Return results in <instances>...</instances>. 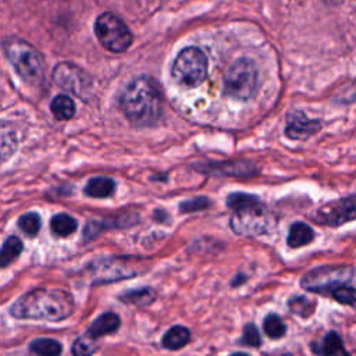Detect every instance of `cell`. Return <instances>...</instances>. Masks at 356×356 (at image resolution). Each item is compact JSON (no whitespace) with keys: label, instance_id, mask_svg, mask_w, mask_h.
I'll use <instances>...</instances> for the list:
<instances>
[{"label":"cell","instance_id":"44dd1931","mask_svg":"<svg viewBox=\"0 0 356 356\" xmlns=\"http://www.w3.org/2000/svg\"><path fill=\"white\" fill-rule=\"evenodd\" d=\"M22 252V242L17 236H10L4 241L0 249V267H7L11 264Z\"/></svg>","mask_w":356,"mask_h":356},{"label":"cell","instance_id":"603a6c76","mask_svg":"<svg viewBox=\"0 0 356 356\" xmlns=\"http://www.w3.org/2000/svg\"><path fill=\"white\" fill-rule=\"evenodd\" d=\"M156 293L152 288H142V289H134L122 293L120 299L125 303L136 305V306H145L153 302Z\"/></svg>","mask_w":356,"mask_h":356},{"label":"cell","instance_id":"30bf717a","mask_svg":"<svg viewBox=\"0 0 356 356\" xmlns=\"http://www.w3.org/2000/svg\"><path fill=\"white\" fill-rule=\"evenodd\" d=\"M54 82L64 90L86 99V93L89 92L90 82L86 74L74 64L61 63L56 67L53 72Z\"/></svg>","mask_w":356,"mask_h":356},{"label":"cell","instance_id":"cb8c5ba5","mask_svg":"<svg viewBox=\"0 0 356 356\" xmlns=\"http://www.w3.org/2000/svg\"><path fill=\"white\" fill-rule=\"evenodd\" d=\"M29 350L36 355H46V356H56L61 353V345L56 339L51 338H38L31 342Z\"/></svg>","mask_w":356,"mask_h":356},{"label":"cell","instance_id":"1f68e13d","mask_svg":"<svg viewBox=\"0 0 356 356\" xmlns=\"http://www.w3.org/2000/svg\"><path fill=\"white\" fill-rule=\"evenodd\" d=\"M209 206H210V202H209L207 197H195V199H191V200H186V202L181 203L179 209L184 213H191V211L203 210Z\"/></svg>","mask_w":356,"mask_h":356},{"label":"cell","instance_id":"5bb4252c","mask_svg":"<svg viewBox=\"0 0 356 356\" xmlns=\"http://www.w3.org/2000/svg\"><path fill=\"white\" fill-rule=\"evenodd\" d=\"M18 147V135L13 124L0 120V164L11 159Z\"/></svg>","mask_w":356,"mask_h":356},{"label":"cell","instance_id":"83f0119b","mask_svg":"<svg viewBox=\"0 0 356 356\" xmlns=\"http://www.w3.org/2000/svg\"><path fill=\"white\" fill-rule=\"evenodd\" d=\"M40 216L35 211H31V213H26L24 216L19 217L18 220V225L19 228L29 236L32 235H36L38 231L40 229Z\"/></svg>","mask_w":356,"mask_h":356},{"label":"cell","instance_id":"f546056e","mask_svg":"<svg viewBox=\"0 0 356 356\" xmlns=\"http://www.w3.org/2000/svg\"><path fill=\"white\" fill-rule=\"evenodd\" d=\"M97 345H96V339L85 335V337H81L78 338L74 345H72V349L71 352L74 355H90L96 350Z\"/></svg>","mask_w":356,"mask_h":356},{"label":"cell","instance_id":"ffe728a7","mask_svg":"<svg viewBox=\"0 0 356 356\" xmlns=\"http://www.w3.org/2000/svg\"><path fill=\"white\" fill-rule=\"evenodd\" d=\"M50 110L53 113V115L60 120V121H65L74 117L75 114V104L71 100V97L65 96V95H58L56 96L51 103H50Z\"/></svg>","mask_w":356,"mask_h":356},{"label":"cell","instance_id":"7a4b0ae2","mask_svg":"<svg viewBox=\"0 0 356 356\" xmlns=\"http://www.w3.org/2000/svg\"><path fill=\"white\" fill-rule=\"evenodd\" d=\"M120 107L135 125L154 124L161 115V93L157 82L147 75L134 78L121 92Z\"/></svg>","mask_w":356,"mask_h":356},{"label":"cell","instance_id":"ac0fdd59","mask_svg":"<svg viewBox=\"0 0 356 356\" xmlns=\"http://www.w3.org/2000/svg\"><path fill=\"white\" fill-rule=\"evenodd\" d=\"M115 184L108 177H95L85 185V193L90 197H107L114 192Z\"/></svg>","mask_w":356,"mask_h":356},{"label":"cell","instance_id":"4dcf8cb0","mask_svg":"<svg viewBox=\"0 0 356 356\" xmlns=\"http://www.w3.org/2000/svg\"><path fill=\"white\" fill-rule=\"evenodd\" d=\"M241 343L245 346H253L257 348L261 345V338L257 331V328L253 324H246L243 328V334L241 338Z\"/></svg>","mask_w":356,"mask_h":356},{"label":"cell","instance_id":"7402d4cb","mask_svg":"<svg viewBox=\"0 0 356 356\" xmlns=\"http://www.w3.org/2000/svg\"><path fill=\"white\" fill-rule=\"evenodd\" d=\"M76 227H78L76 220L65 213L56 214L50 221V228H51L53 234H56L58 236L71 235L72 232H75Z\"/></svg>","mask_w":356,"mask_h":356},{"label":"cell","instance_id":"2e32d148","mask_svg":"<svg viewBox=\"0 0 356 356\" xmlns=\"http://www.w3.org/2000/svg\"><path fill=\"white\" fill-rule=\"evenodd\" d=\"M189 339H191V331L186 327L174 325L164 334L161 343L165 349L177 350L184 348L189 342Z\"/></svg>","mask_w":356,"mask_h":356},{"label":"cell","instance_id":"d6a6232c","mask_svg":"<svg viewBox=\"0 0 356 356\" xmlns=\"http://www.w3.org/2000/svg\"><path fill=\"white\" fill-rule=\"evenodd\" d=\"M352 99H353V100H356V93L352 96Z\"/></svg>","mask_w":356,"mask_h":356},{"label":"cell","instance_id":"5b68a950","mask_svg":"<svg viewBox=\"0 0 356 356\" xmlns=\"http://www.w3.org/2000/svg\"><path fill=\"white\" fill-rule=\"evenodd\" d=\"M171 75L179 85L189 88L200 85L207 75V58L199 47H185L172 63Z\"/></svg>","mask_w":356,"mask_h":356},{"label":"cell","instance_id":"7c38bea8","mask_svg":"<svg viewBox=\"0 0 356 356\" xmlns=\"http://www.w3.org/2000/svg\"><path fill=\"white\" fill-rule=\"evenodd\" d=\"M97 281H115V280H124L128 277H132L138 274V270L135 266L129 264L124 259H107V260H99L97 266L95 267Z\"/></svg>","mask_w":356,"mask_h":356},{"label":"cell","instance_id":"484cf974","mask_svg":"<svg viewBox=\"0 0 356 356\" xmlns=\"http://www.w3.org/2000/svg\"><path fill=\"white\" fill-rule=\"evenodd\" d=\"M260 203V199L254 195H249V193H242V192H235L228 195L227 197V206L231 210H239L248 206H253Z\"/></svg>","mask_w":356,"mask_h":356},{"label":"cell","instance_id":"e0dca14e","mask_svg":"<svg viewBox=\"0 0 356 356\" xmlns=\"http://www.w3.org/2000/svg\"><path fill=\"white\" fill-rule=\"evenodd\" d=\"M314 239V231L305 222H295L291 225L286 242L291 248H300Z\"/></svg>","mask_w":356,"mask_h":356},{"label":"cell","instance_id":"9a60e30c","mask_svg":"<svg viewBox=\"0 0 356 356\" xmlns=\"http://www.w3.org/2000/svg\"><path fill=\"white\" fill-rule=\"evenodd\" d=\"M118 327H120V317L113 312H107V313H103L102 316H99L92 323V325L86 331V335L93 339H97L100 337L115 332L118 330Z\"/></svg>","mask_w":356,"mask_h":356},{"label":"cell","instance_id":"d4e9b609","mask_svg":"<svg viewBox=\"0 0 356 356\" xmlns=\"http://www.w3.org/2000/svg\"><path fill=\"white\" fill-rule=\"evenodd\" d=\"M263 330L264 332L267 334V337L273 338V339H278L281 337L285 335L286 332V325L285 323L282 321V318L277 314H268L266 318H264V323H263Z\"/></svg>","mask_w":356,"mask_h":356},{"label":"cell","instance_id":"4fadbf2b","mask_svg":"<svg viewBox=\"0 0 356 356\" xmlns=\"http://www.w3.org/2000/svg\"><path fill=\"white\" fill-rule=\"evenodd\" d=\"M203 171L217 175H235V177H248L253 175L257 171L254 170L253 164L246 161H229V163H216L209 164L203 168Z\"/></svg>","mask_w":356,"mask_h":356},{"label":"cell","instance_id":"8992f818","mask_svg":"<svg viewBox=\"0 0 356 356\" xmlns=\"http://www.w3.org/2000/svg\"><path fill=\"white\" fill-rule=\"evenodd\" d=\"M275 225L274 214L260 202L239 210H234L231 228L238 235L259 236L268 234Z\"/></svg>","mask_w":356,"mask_h":356},{"label":"cell","instance_id":"4316f807","mask_svg":"<svg viewBox=\"0 0 356 356\" xmlns=\"http://www.w3.org/2000/svg\"><path fill=\"white\" fill-rule=\"evenodd\" d=\"M288 306L292 313L302 317H307L314 312L316 303L306 296H295L288 302Z\"/></svg>","mask_w":356,"mask_h":356},{"label":"cell","instance_id":"d6986e66","mask_svg":"<svg viewBox=\"0 0 356 356\" xmlns=\"http://www.w3.org/2000/svg\"><path fill=\"white\" fill-rule=\"evenodd\" d=\"M312 349L318 355H335V353H346L342 345L341 337L335 331H330L320 342L313 343Z\"/></svg>","mask_w":356,"mask_h":356},{"label":"cell","instance_id":"8fae6325","mask_svg":"<svg viewBox=\"0 0 356 356\" xmlns=\"http://www.w3.org/2000/svg\"><path fill=\"white\" fill-rule=\"evenodd\" d=\"M320 128L321 124L318 120H312L302 111H292L286 117L285 134L291 139L305 140L320 131Z\"/></svg>","mask_w":356,"mask_h":356},{"label":"cell","instance_id":"277c9868","mask_svg":"<svg viewBox=\"0 0 356 356\" xmlns=\"http://www.w3.org/2000/svg\"><path fill=\"white\" fill-rule=\"evenodd\" d=\"M259 72L256 64L249 58L236 60L224 76V92L239 100H249L257 92Z\"/></svg>","mask_w":356,"mask_h":356},{"label":"cell","instance_id":"9c48e42d","mask_svg":"<svg viewBox=\"0 0 356 356\" xmlns=\"http://www.w3.org/2000/svg\"><path fill=\"white\" fill-rule=\"evenodd\" d=\"M312 218L318 224L331 227L342 225L356 220V195L324 204L314 211Z\"/></svg>","mask_w":356,"mask_h":356},{"label":"cell","instance_id":"f1b7e54d","mask_svg":"<svg viewBox=\"0 0 356 356\" xmlns=\"http://www.w3.org/2000/svg\"><path fill=\"white\" fill-rule=\"evenodd\" d=\"M331 295L337 302L356 307V289L355 288H349V286H346V284L339 285L331 291Z\"/></svg>","mask_w":356,"mask_h":356},{"label":"cell","instance_id":"6da1fadb","mask_svg":"<svg viewBox=\"0 0 356 356\" xmlns=\"http://www.w3.org/2000/svg\"><path fill=\"white\" fill-rule=\"evenodd\" d=\"M74 299L60 288H38L15 300L10 313L17 318L58 321L71 316Z\"/></svg>","mask_w":356,"mask_h":356},{"label":"cell","instance_id":"ba28073f","mask_svg":"<svg viewBox=\"0 0 356 356\" xmlns=\"http://www.w3.org/2000/svg\"><path fill=\"white\" fill-rule=\"evenodd\" d=\"M352 268L348 266H323L307 271L300 285L312 292L332 291L339 285H345L352 280Z\"/></svg>","mask_w":356,"mask_h":356},{"label":"cell","instance_id":"3957f363","mask_svg":"<svg viewBox=\"0 0 356 356\" xmlns=\"http://www.w3.org/2000/svg\"><path fill=\"white\" fill-rule=\"evenodd\" d=\"M4 51L15 72L29 85L39 86L44 81V65L40 54L25 40L7 39Z\"/></svg>","mask_w":356,"mask_h":356},{"label":"cell","instance_id":"52a82bcc","mask_svg":"<svg viewBox=\"0 0 356 356\" xmlns=\"http://www.w3.org/2000/svg\"><path fill=\"white\" fill-rule=\"evenodd\" d=\"M95 33L104 49L122 53L132 44V33L127 24L113 13H103L95 22Z\"/></svg>","mask_w":356,"mask_h":356}]
</instances>
